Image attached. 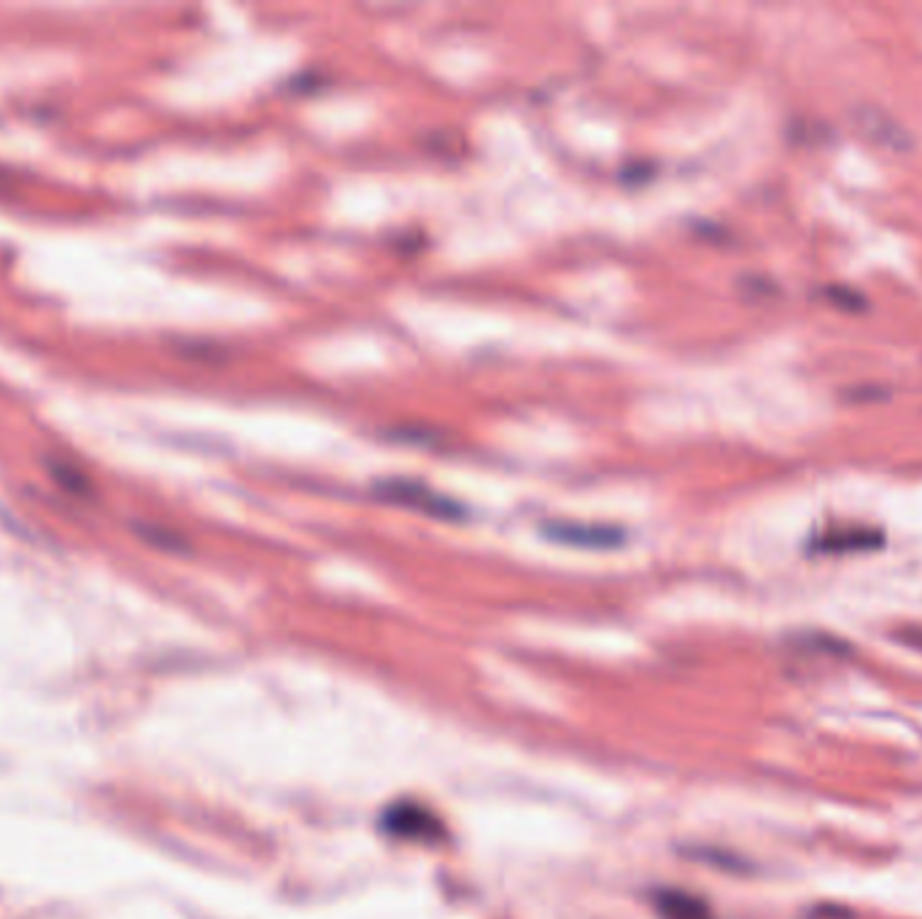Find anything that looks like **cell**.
I'll return each instance as SVG.
<instances>
[{
    "label": "cell",
    "instance_id": "cell-1",
    "mask_svg": "<svg viewBox=\"0 0 922 919\" xmlns=\"http://www.w3.org/2000/svg\"><path fill=\"white\" fill-rule=\"evenodd\" d=\"M373 491L383 502L413 507V510H421V513L426 515H437V518H459L461 515V504H456L453 499H448V496L437 494L432 488H426L424 483H418V480H378L373 486Z\"/></svg>",
    "mask_w": 922,
    "mask_h": 919
},
{
    "label": "cell",
    "instance_id": "cell-2",
    "mask_svg": "<svg viewBox=\"0 0 922 919\" xmlns=\"http://www.w3.org/2000/svg\"><path fill=\"white\" fill-rule=\"evenodd\" d=\"M383 831L410 841H437L443 836V820L421 804H394L383 814Z\"/></svg>",
    "mask_w": 922,
    "mask_h": 919
},
{
    "label": "cell",
    "instance_id": "cell-3",
    "mask_svg": "<svg viewBox=\"0 0 922 919\" xmlns=\"http://www.w3.org/2000/svg\"><path fill=\"white\" fill-rule=\"evenodd\" d=\"M879 545H885V534L874 526H863V523H839V526H828L825 531L815 534L812 540V550L815 553H825V556H839V553H866L874 550Z\"/></svg>",
    "mask_w": 922,
    "mask_h": 919
},
{
    "label": "cell",
    "instance_id": "cell-6",
    "mask_svg": "<svg viewBox=\"0 0 922 919\" xmlns=\"http://www.w3.org/2000/svg\"><path fill=\"white\" fill-rule=\"evenodd\" d=\"M656 911L661 919H718L710 903L685 890H658Z\"/></svg>",
    "mask_w": 922,
    "mask_h": 919
},
{
    "label": "cell",
    "instance_id": "cell-4",
    "mask_svg": "<svg viewBox=\"0 0 922 919\" xmlns=\"http://www.w3.org/2000/svg\"><path fill=\"white\" fill-rule=\"evenodd\" d=\"M855 124H858V130L869 141H874L877 146H885L890 151H909L912 149V138L906 133V127L893 119V116L882 111L877 106H860L855 108V114H852Z\"/></svg>",
    "mask_w": 922,
    "mask_h": 919
},
{
    "label": "cell",
    "instance_id": "cell-7",
    "mask_svg": "<svg viewBox=\"0 0 922 919\" xmlns=\"http://www.w3.org/2000/svg\"><path fill=\"white\" fill-rule=\"evenodd\" d=\"M54 472V480H60L65 488H71V491H84L87 488V478L81 475L79 469L68 467V464H49Z\"/></svg>",
    "mask_w": 922,
    "mask_h": 919
},
{
    "label": "cell",
    "instance_id": "cell-8",
    "mask_svg": "<svg viewBox=\"0 0 922 919\" xmlns=\"http://www.w3.org/2000/svg\"><path fill=\"white\" fill-rule=\"evenodd\" d=\"M825 294H828V297H831V302H834V305H839V308H850V310H858V308H863V297H860L858 292H852V289H847V286H839V289H825Z\"/></svg>",
    "mask_w": 922,
    "mask_h": 919
},
{
    "label": "cell",
    "instance_id": "cell-5",
    "mask_svg": "<svg viewBox=\"0 0 922 919\" xmlns=\"http://www.w3.org/2000/svg\"><path fill=\"white\" fill-rule=\"evenodd\" d=\"M545 534L556 542H569V545H586V548H612L621 545L623 531L612 526H591V523H567V521H550L545 523Z\"/></svg>",
    "mask_w": 922,
    "mask_h": 919
}]
</instances>
